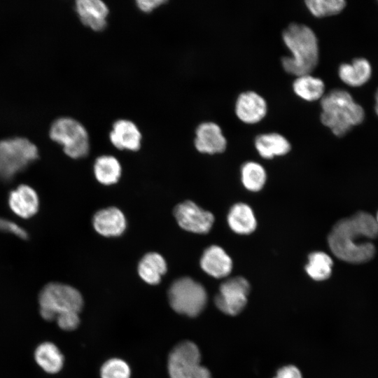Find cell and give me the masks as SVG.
Listing matches in <instances>:
<instances>
[{
    "label": "cell",
    "instance_id": "27",
    "mask_svg": "<svg viewBox=\"0 0 378 378\" xmlns=\"http://www.w3.org/2000/svg\"><path fill=\"white\" fill-rule=\"evenodd\" d=\"M304 3L309 12L317 18L336 15L346 6L344 0H306Z\"/></svg>",
    "mask_w": 378,
    "mask_h": 378
},
{
    "label": "cell",
    "instance_id": "8",
    "mask_svg": "<svg viewBox=\"0 0 378 378\" xmlns=\"http://www.w3.org/2000/svg\"><path fill=\"white\" fill-rule=\"evenodd\" d=\"M201 355L197 346L190 341L179 343L172 350L168 358L170 378H195L201 365Z\"/></svg>",
    "mask_w": 378,
    "mask_h": 378
},
{
    "label": "cell",
    "instance_id": "24",
    "mask_svg": "<svg viewBox=\"0 0 378 378\" xmlns=\"http://www.w3.org/2000/svg\"><path fill=\"white\" fill-rule=\"evenodd\" d=\"M94 174L102 184L112 185L118 182L121 175V165L114 156H99L94 163Z\"/></svg>",
    "mask_w": 378,
    "mask_h": 378
},
{
    "label": "cell",
    "instance_id": "23",
    "mask_svg": "<svg viewBox=\"0 0 378 378\" xmlns=\"http://www.w3.org/2000/svg\"><path fill=\"white\" fill-rule=\"evenodd\" d=\"M293 90L301 99L313 102L323 97L325 85L321 78L307 74L296 76L293 83Z\"/></svg>",
    "mask_w": 378,
    "mask_h": 378
},
{
    "label": "cell",
    "instance_id": "7",
    "mask_svg": "<svg viewBox=\"0 0 378 378\" xmlns=\"http://www.w3.org/2000/svg\"><path fill=\"white\" fill-rule=\"evenodd\" d=\"M168 299L171 307L176 312L194 317L204 309L207 294L202 284L184 276L171 284L168 290Z\"/></svg>",
    "mask_w": 378,
    "mask_h": 378
},
{
    "label": "cell",
    "instance_id": "6",
    "mask_svg": "<svg viewBox=\"0 0 378 378\" xmlns=\"http://www.w3.org/2000/svg\"><path fill=\"white\" fill-rule=\"evenodd\" d=\"M49 136L62 146L65 154L73 158H85L90 151L89 134L84 125L70 117H60L51 124Z\"/></svg>",
    "mask_w": 378,
    "mask_h": 378
},
{
    "label": "cell",
    "instance_id": "29",
    "mask_svg": "<svg viewBox=\"0 0 378 378\" xmlns=\"http://www.w3.org/2000/svg\"><path fill=\"white\" fill-rule=\"evenodd\" d=\"M78 312H66L59 314L56 322L59 328L65 331H71L78 328L80 323Z\"/></svg>",
    "mask_w": 378,
    "mask_h": 378
},
{
    "label": "cell",
    "instance_id": "2",
    "mask_svg": "<svg viewBox=\"0 0 378 378\" xmlns=\"http://www.w3.org/2000/svg\"><path fill=\"white\" fill-rule=\"evenodd\" d=\"M282 39L291 57L281 58V65L288 74L298 76L310 74L317 66L319 48L317 37L308 26L290 24L282 32Z\"/></svg>",
    "mask_w": 378,
    "mask_h": 378
},
{
    "label": "cell",
    "instance_id": "1",
    "mask_svg": "<svg viewBox=\"0 0 378 378\" xmlns=\"http://www.w3.org/2000/svg\"><path fill=\"white\" fill-rule=\"evenodd\" d=\"M378 236V224L371 214L360 211L343 218L332 227L328 237L329 247L339 259L350 263L369 261L375 253L374 244L363 239Z\"/></svg>",
    "mask_w": 378,
    "mask_h": 378
},
{
    "label": "cell",
    "instance_id": "26",
    "mask_svg": "<svg viewBox=\"0 0 378 378\" xmlns=\"http://www.w3.org/2000/svg\"><path fill=\"white\" fill-rule=\"evenodd\" d=\"M241 181L244 187L251 191H258L266 181L264 168L255 162H245L241 169Z\"/></svg>",
    "mask_w": 378,
    "mask_h": 378
},
{
    "label": "cell",
    "instance_id": "5",
    "mask_svg": "<svg viewBox=\"0 0 378 378\" xmlns=\"http://www.w3.org/2000/svg\"><path fill=\"white\" fill-rule=\"evenodd\" d=\"M38 304L41 318L52 321L63 312L79 313L83 306V299L74 287L59 282H50L41 290Z\"/></svg>",
    "mask_w": 378,
    "mask_h": 378
},
{
    "label": "cell",
    "instance_id": "11",
    "mask_svg": "<svg viewBox=\"0 0 378 378\" xmlns=\"http://www.w3.org/2000/svg\"><path fill=\"white\" fill-rule=\"evenodd\" d=\"M194 144L199 152L211 155L223 153L227 146L221 128L214 122H203L198 125Z\"/></svg>",
    "mask_w": 378,
    "mask_h": 378
},
{
    "label": "cell",
    "instance_id": "32",
    "mask_svg": "<svg viewBox=\"0 0 378 378\" xmlns=\"http://www.w3.org/2000/svg\"><path fill=\"white\" fill-rule=\"evenodd\" d=\"M274 378H302L300 370L293 365H288L279 369Z\"/></svg>",
    "mask_w": 378,
    "mask_h": 378
},
{
    "label": "cell",
    "instance_id": "22",
    "mask_svg": "<svg viewBox=\"0 0 378 378\" xmlns=\"http://www.w3.org/2000/svg\"><path fill=\"white\" fill-rule=\"evenodd\" d=\"M167 269L164 258L155 252L146 253L139 261L137 267L139 276L150 285L159 284Z\"/></svg>",
    "mask_w": 378,
    "mask_h": 378
},
{
    "label": "cell",
    "instance_id": "19",
    "mask_svg": "<svg viewBox=\"0 0 378 378\" xmlns=\"http://www.w3.org/2000/svg\"><path fill=\"white\" fill-rule=\"evenodd\" d=\"M371 74L370 64L364 58H356L351 63H343L338 69L340 78L352 87L364 85L369 80Z\"/></svg>",
    "mask_w": 378,
    "mask_h": 378
},
{
    "label": "cell",
    "instance_id": "25",
    "mask_svg": "<svg viewBox=\"0 0 378 378\" xmlns=\"http://www.w3.org/2000/svg\"><path fill=\"white\" fill-rule=\"evenodd\" d=\"M332 260L324 252L315 251L309 254L305 266L307 274L316 281L326 280L332 272Z\"/></svg>",
    "mask_w": 378,
    "mask_h": 378
},
{
    "label": "cell",
    "instance_id": "16",
    "mask_svg": "<svg viewBox=\"0 0 378 378\" xmlns=\"http://www.w3.org/2000/svg\"><path fill=\"white\" fill-rule=\"evenodd\" d=\"M126 219L118 208L111 206L97 211L92 218L94 230L104 237H118L126 228Z\"/></svg>",
    "mask_w": 378,
    "mask_h": 378
},
{
    "label": "cell",
    "instance_id": "18",
    "mask_svg": "<svg viewBox=\"0 0 378 378\" xmlns=\"http://www.w3.org/2000/svg\"><path fill=\"white\" fill-rule=\"evenodd\" d=\"M34 358L38 366L48 374H57L64 366V357L62 353L51 342L39 344L34 350Z\"/></svg>",
    "mask_w": 378,
    "mask_h": 378
},
{
    "label": "cell",
    "instance_id": "15",
    "mask_svg": "<svg viewBox=\"0 0 378 378\" xmlns=\"http://www.w3.org/2000/svg\"><path fill=\"white\" fill-rule=\"evenodd\" d=\"M141 139L139 127L127 119L115 120L109 133L110 141L120 150H138L141 147Z\"/></svg>",
    "mask_w": 378,
    "mask_h": 378
},
{
    "label": "cell",
    "instance_id": "21",
    "mask_svg": "<svg viewBox=\"0 0 378 378\" xmlns=\"http://www.w3.org/2000/svg\"><path fill=\"white\" fill-rule=\"evenodd\" d=\"M227 219L231 230L239 234L251 233L257 225L252 209L244 203L233 205L229 211Z\"/></svg>",
    "mask_w": 378,
    "mask_h": 378
},
{
    "label": "cell",
    "instance_id": "28",
    "mask_svg": "<svg viewBox=\"0 0 378 378\" xmlns=\"http://www.w3.org/2000/svg\"><path fill=\"white\" fill-rule=\"evenodd\" d=\"M100 375L101 378H130L131 370L125 360L113 358L102 365Z\"/></svg>",
    "mask_w": 378,
    "mask_h": 378
},
{
    "label": "cell",
    "instance_id": "31",
    "mask_svg": "<svg viewBox=\"0 0 378 378\" xmlns=\"http://www.w3.org/2000/svg\"><path fill=\"white\" fill-rule=\"evenodd\" d=\"M167 3L166 0H137L136 6L144 13H150L154 9Z\"/></svg>",
    "mask_w": 378,
    "mask_h": 378
},
{
    "label": "cell",
    "instance_id": "30",
    "mask_svg": "<svg viewBox=\"0 0 378 378\" xmlns=\"http://www.w3.org/2000/svg\"><path fill=\"white\" fill-rule=\"evenodd\" d=\"M0 231L13 234L22 239L28 238V233L24 228L16 223L2 217H0Z\"/></svg>",
    "mask_w": 378,
    "mask_h": 378
},
{
    "label": "cell",
    "instance_id": "4",
    "mask_svg": "<svg viewBox=\"0 0 378 378\" xmlns=\"http://www.w3.org/2000/svg\"><path fill=\"white\" fill-rule=\"evenodd\" d=\"M39 157L36 146L28 139L15 136L0 140V181H12Z\"/></svg>",
    "mask_w": 378,
    "mask_h": 378
},
{
    "label": "cell",
    "instance_id": "17",
    "mask_svg": "<svg viewBox=\"0 0 378 378\" xmlns=\"http://www.w3.org/2000/svg\"><path fill=\"white\" fill-rule=\"evenodd\" d=\"M200 266L210 276L223 278L231 272L232 262L220 246L213 245L204 251L200 259Z\"/></svg>",
    "mask_w": 378,
    "mask_h": 378
},
{
    "label": "cell",
    "instance_id": "9",
    "mask_svg": "<svg viewBox=\"0 0 378 378\" xmlns=\"http://www.w3.org/2000/svg\"><path fill=\"white\" fill-rule=\"evenodd\" d=\"M249 291L250 284L245 278H230L220 285L219 293L215 297V304L222 312L237 315L246 306Z\"/></svg>",
    "mask_w": 378,
    "mask_h": 378
},
{
    "label": "cell",
    "instance_id": "33",
    "mask_svg": "<svg viewBox=\"0 0 378 378\" xmlns=\"http://www.w3.org/2000/svg\"><path fill=\"white\" fill-rule=\"evenodd\" d=\"M375 99H376V103H375L374 108H375V112L377 115H378V90H377L376 94H375Z\"/></svg>",
    "mask_w": 378,
    "mask_h": 378
},
{
    "label": "cell",
    "instance_id": "3",
    "mask_svg": "<svg viewBox=\"0 0 378 378\" xmlns=\"http://www.w3.org/2000/svg\"><path fill=\"white\" fill-rule=\"evenodd\" d=\"M321 106V122L337 136L345 135L365 118L362 106L344 90L334 89L323 95Z\"/></svg>",
    "mask_w": 378,
    "mask_h": 378
},
{
    "label": "cell",
    "instance_id": "34",
    "mask_svg": "<svg viewBox=\"0 0 378 378\" xmlns=\"http://www.w3.org/2000/svg\"><path fill=\"white\" fill-rule=\"evenodd\" d=\"M375 219H376V221H377V224H378V212H377V217H376Z\"/></svg>",
    "mask_w": 378,
    "mask_h": 378
},
{
    "label": "cell",
    "instance_id": "14",
    "mask_svg": "<svg viewBox=\"0 0 378 378\" xmlns=\"http://www.w3.org/2000/svg\"><path fill=\"white\" fill-rule=\"evenodd\" d=\"M75 10L80 22L93 31H100L106 27L109 9L102 0H77Z\"/></svg>",
    "mask_w": 378,
    "mask_h": 378
},
{
    "label": "cell",
    "instance_id": "10",
    "mask_svg": "<svg viewBox=\"0 0 378 378\" xmlns=\"http://www.w3.org/2000/svg\"><path fill=\"white\" fill-rule=\"evenodd\" d=\"M174 217L183 230L197 234H206L211 228L214 217L192 201H185L175 206Z\"/></svg>",
    "mask_w": 378,
    "mask_h": 378
},
{
    "label": "cell",
    "instance_id": "12",
    "mask_svg": "<svg viewBox=\"0 0 378 378\" xmlns=\"http://www.w3.org/2000/svg\"><path fill=\"white\" fill-rule=\"evenodd\" d=\"M267 112L265 99L253 91L241 92L237 98L235 113L244 123L255 124L262 120Z\"/></svg>",
    "mask_w": 378,
    "mask_h": 378
},
{
    "label": "cell",
    "instance_id": "13",
    "mask_svg": "<svg viewBox=\"0 0 378 378\" xmlns=\"http://www.w3.org/2000/svg\"><path fill=\"white\" fill-rule=\"evenodd\" d=\"M10 210L20 218L34 216L39 209V197L36 190L27 184H20L12 190L8 198Z\"/></svg>",
    "mask_w": 378,
    "mask_h": 378
},
{
    "label": "cell",
    "instance_id": "20",
    "mask_svg": "<svg viewBox=\"0 0 378 378\" xmlns=\"http://www.w3.org/2000/svg\"><path fill=\"white\" fill-rule=\"evenodd\" d=\"M255 147L260 155L266 159L286 155L290 150V144L287 139L275 132L257 136Z\"/></svg>",
    "mask_w": 378,
    "mask_h": 378
}]
</instances>
